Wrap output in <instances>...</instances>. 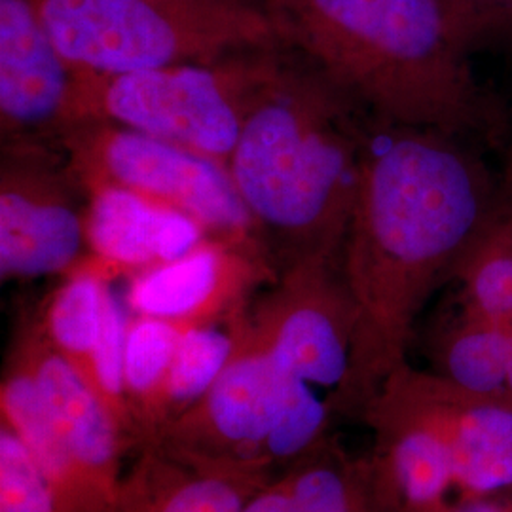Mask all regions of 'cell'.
I'll list each match as a JSON object with an SVG mask.
<instances>
[{
  "label": "cell",
  "mask_w": 512,
  "mask_h": 512,
  "mask_svg": "<svg viewBox=\"0 0 512 512\" xmlns=\"http://www.w3.org/2000/svg\"><path fill=\"white\" fill-rule=\"evenodd\" d=\"M241 512H387L368 456L330 435L260 486Z\"/></svg>",
  "instance_id": "e0dca14e"
},
{
  "label": "cell",
  "mask_w": 512,
  "mask_h": 512,
  "mask_svg": "<svg viewBox=\"0 0 512 512\" xmlns=\"http://www.w3.org/2000/svg\"><path fill=\"white\" fill-rule=\"evenodd\" d=\"M448 512H512V494H458Z\"/></svg>",
  "instance_id": "484cf974"
},
{
  "label": "cell",
  "mask_w": 512,
  "mask_h": 512,
  "mask_svg": "<svg viewBox=\"0 0 512 512\" xmlns=\"http://www.w3.org/2000/svg\"><path fill=\"white\" fill-rule=\"evenodd\" d=\"M270 476L198 465L147 444L101 512H241Z\"/></svg>",
  "instance_id": "2e32d148"
},
{
  "label": "cell",
  "mask_w": 512,
  "mask_h": 512,
  "mask_svg": "<svg viewBox=\"0 0 512 512\" xmlns=\"http://www.w3.org/2000/svg\"><path fill=\"white\" fill-rule=\"evenodd\" d=\"M238 323V349L219 380L165 425L158 444L177 458L274 478L330 437L334 410L313 385L256 346Z\"/></svg>",
  "instance_id": "5b68a950"
},
{
  "label": "cell",
  "mask_w": 512,
  "mask_h": 512,
  "mask_svg": "<svg viewBox=\"0 0 512 512\" xmlns=\"http://www.w3.org/2000/svg\"><path fill=\"white\" fill-rule=\"evenodd\" d=\"M389 378L439 431L458 494H512V404L459 389L410 363Z\"/></svg>",
  "instance_id": "7c38bea8"
},
{
  "label": "cell",
  "mask_w": 512,
  "mask_h": 512,
  "mask_svg": "<svg viewBox=\"0 0 512 512\" xmlns=\"http://www.w3.org/2000/svg\"><path fill=\"white\" fill-rule=\"evenodd\" d=\"M505 194L473 141L374 124L342 249L357 327L336 416L361 418L404 363L429 296L450 281Z\"/></svg>",
  "instance_id": "6da1fadb"
},
{
  "label": "cell",
  "mask_w": 512,
  "mask_h": 512,
  "mask_svg": "<svg viewBox=\"0 0 512 512\" xmlns=\"http://www.w3.org/2000/svg\"><path fill=\"white\" fill-rule=\"evenodd\" d=\"M107 285L109 281L90 272L67 275L44 300L37 317H33L50 348L92 387Z\"/></svg>",
  "instance_id": "7402d4cb"
},
{
  "label": "cell",
  "mask_w": 512,
  "mask_h": 512,
  "mask_svg": "<svg viewBox=\"0 0 512 512\" xmlns=\"http://www.w3.org/2000/svg\"><path fill=\"white\" fill-rule=\"evenodd\" d=\"M74 69L124 74L277 48L260 0H33Z\"/></svg>",
  "instance_id": "277c9868"
},
{
  "label": "cell",
  "mask_w": 512,
  "mask_h": 512,
  "mask_svg": "<svg viewBox=\"0 0 512 512\" xmlns=\"http://www.w3.org/2000/svg\"><path fill=\"white\" fill-rule=\"evenodd\" d=\"M186 330L165 319L129 317L124 393L137 450L154 442L164 429L165 385Z\"/></svg>",
  "instance_id": "ffe728a7"
},
{
  "label": "cell",
  "mask_w": 512,
  "mask_h": 512,
  "mask_svg": "<svg viewBox=\"0 0 512 512\" xmlns=\"http://www.w3.org/2000/svg\"><path fill=\"white\" fill-rule=\"evenodd\" d=\"M0 420L6 421L44 473L50 476L71 512H101L103 505L82 475L52 408L25 359L10 349L0 382Z\"/></svg>",
  "instance_id": "ac0fdd59"
},
{
  "label": "cell",
  "mask_w": 512,
  "mask_h": 512,
  "mask_svg": "<svg viewBox=\"0 0 512 512\" xmlns=\"http://www.w3.org/2000/svg\"><path fill=\"white\" fill-rule=\"evenodd\" d=\"M213 238L198 220L164 203L116 188L88 194V258L76 272L105 281L137 275L186 255Z\"/></svg>",
  "instance_id": "9a60e30c"
},
{
  "label": "cell",
  "mask_w": 512,
  "mask_h": 512,
  "mask_svg": "<svg viewBox=\"0 0 512 512\" xmlns=\"http://www.w3.org/2000/svg\"><path fill=\"white\" fill-rule=\"evenodd\" d=\"M12 348L31 368L82 475L105 509L122 480V458L129 452L118 423L86 378L50 348L35 319L19 327Z\"/></svg>",
  "instance_id": "5bb4252c"
},
{
  "label": "cell",
  "mask_w": 512,
  "mask_h": 512,
  "mask_svg": "<svg viewBox=\"0 0 512 512\" xmlns=\"http://www.w3.org/2000/svg\"><path fill=\"white\" fill-rule=\"evenodd\" d=\"M88 194L59 150L2 148V281L74 274L88 258Z\"/></svg>",
  "instance_id": "9c48e42d"
},
{
  "label": "cell",
  "mask_w": 512,
  "mask_h": 512,
  "mask_svg": "<svg viewBox=\"0 0 512 512\" xmlns=\"http://www.w3.org/2000/svg\"><path fill=\"white\" fill-rule=\"evenodd\" d=\"M277 46L209 65L124 74L78 71L82 122L107 120L184 148L228 169L241 129L285 71Z\"/></svg>",
  "instance_id": "8992f818"
},
{
  "label": "cell",
  "mask_w": 512,
  "mask_h": 512,
  "mask_svg": "<svg viewBox=\"0 0 512 512\" xmlns=\"http://www.w3.org/2000/svg\"><path fill=\"white\" fill-rule=\"evenodd\" d=\"M283 50L385 126L501 143L507 116L475 76L444 0H260Z\"/></svg>",
  "instance_id": "7a4b0ae2"
},
{
  "label": "cell",
  "mask_w": 512,
  "mask_h": 512,
  "mask_svg": "<svg viewBox=\"0 0 512 512\" xmlns=\"http://www.w3.org/2000/svg\"><path fill=\"white\" fill-rule=\"evenodd\" d=\"M275 277L274 256L262 241L207 238L186 255L133 275L126 304L133 315L200 329L234 319Z\"/></svg>",
  "instance_id": "8fae6325"
},
{
  "label": "cell",
  "mask_w": 512,
  "mask_h": 512,
  "mask_svg": "<svg viewBox=\"0 0 512 512\" xmlns=\"http://www.w3.org/2000/svg\"><path fill=\"white\" fill-rule=\"evenodd\" d=\"M509 330V357H507V399L512 404V329Z\"/></svg>",
  "instance_id": "4316f807"
},
{
  "label": "cell",
  "mask_w": 512,
  "mask_h": 512,
  "mask_svg": "<svg viewBox=\"0 0 512 512\" xmlns=\"http://www.w3.org/2000/svg\"><path fill=\"white\" fill-rule=\"evenodd\" d=\"M374 124L346 93L289 54L228 164L277 270L302 256H342Z\"/></svg>",
  "instance_id": "3957f363"
},
{
  "label": "cell",
  "mask_w": 512,
  "mask_h": 512,
  "mask_svg": "<svg viewBox=\"0 0 512 512\" xmlns=\"http://www.w3.org/2000/svg\"><path fill=\"white\" fill-rule=\"evenodd\" d=\"M55 148L86 194L126 190L198 220L213 238L264 243L222 165L107 120L76 124Z\"/></svg>",
  "instance_id": "52a82bcc"
},
{
  "label": "cell",
  "mask_w": 512,
  "mask_h": 512,
  "mask_svg": "<svg viewBox=\"0 0 512 512\" xmlns=\"http://www.w3.org/2000/svg\"><path fill=\"white\" fill-rule=\"evenodd\" d=\"M0 512H71L18 433L2 420Z\"/></svg>",
  "instance_id": "cb8c5ba5"
},
{
  "label": "cell",
  "mask_w": 512,
  "mask_h": 512,
  "mask_svg": "<svg viewBox=\"0 0 512 512\" xmlns=\"http://www.w3.org/2000/svg\"><path fill=\"white\" fill-rule=\"evenodd\" d=\"M256 346L313 387L336 391L348 374L357 308L342 256L310 255L277 270L239 313Z\"/></svg>",
  "instance_id": "ba28073f"
},
{
  "label": "cell",
  "mask_w": 512,
  "mask_h": 512,
  "mask_svg": "<svg viewBox=\"0 0 512 512\" xmlns=\"http://www.w3.org/2000/svg\"><path fill=\"white\" fill-rule=\"evenodd\" d=\"M78 92V73L55 46L33 0H0L2 148L57 147L82 122Z\"/></svg>",
  "instance_id": "30bf717a"
},
{
  "label": "cell",
  "mask_w": 512,
  "mask_h": 512,
  "mask_svg": "<svg viewBox=\"0 0 512 512\" xmlns=\"http://www.w3.org/2000/svg\"><path fill=\"white\" fill-rule=\"evenodd\" d=\"M444 6L471 54L512 57V0H444Z\"/></svg>",
  "instance_id": "d4e9b609"
},
{
  "label": "cell",
  "mask_w": 512,
  "mask_h": 512,
  "mask_svg": "<svg viewBox=\"0 0 512 512\" xmlns=\"http://www.w3.org/2000/svg\"><path fill=\"white\" fill-rule=\"evenodd\" d=\"M509 160L503 200L452 275L459 296L503 329H512V152Z\"/></svg>",
  "instance_id": "44dd1931"
},
{
  "label": "cell",
  "mask_w": 512,
  "mask_h": 512,
  "mask_svg": "<svg viewBox=\"0 0 512 512\" xmlns=\"http://www.w3.org/2000/svg\"><path fill=\"white\" fill-rule=\"evenodd\" d=\"M236 317L219 325L186 330L165 385L164 429L198 403L232 361L238 349Z\"/></svg>",
  "instance_id": "603a6c76"
},
{
  "label": "cell",
  "mask_w": 512,
  "mask_h": 512,
  "mask_svg": "<svg viewBox=\"0 0 512 512\" xmlns=\"http://www.w3.org/2000/svg\"><path fill=\"white\" fill-rule=\"evenodd\" d=\"M425 351L442 380L476 395L507 401L509 330L476 311L459 296L427 330ZM511 404V403H509Z\"/></svg>",
  "instance_id": "d6986e66"
},
{
  "label": "cell",
  "mask_w": 512,
  "mask_h": 512,
  "mask_svg": "<svg viewBox=\"0 0 512 512\" xmlns=\"http://www.w3.org/2000/svg\"><path fill=\"white\" fill-rule=\"evenodd\" d=\"M374 435L368 454L387 512H448L456 475L435 425L391 378L361 416Z\"/></svg>",
  "instance_id": "4fadbf2b"
}]
</instances>
